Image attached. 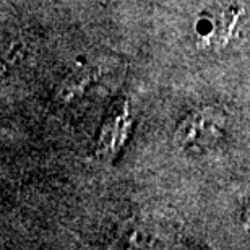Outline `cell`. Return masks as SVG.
Segmentation results:
<instances>
[{
	"mask_svg": "<svg viewBox=\"0 0 250 250\" xmlns=\"http://www.w3.org/2000/svg\"><path fill=\"white\" fill-rule=\"evenodd\" d=\"M219 133V124L216 116H209V112H198L192 119H187L179 132V140L190 146V145H203L211 142L209 138H216Z\"/></svg>",
	"mask_w": 250,
	"mask_h": 250,
	"instance_id": "6da1fadb",
	"label": "cell"
}]
</instances>
